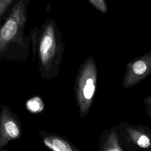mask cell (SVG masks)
<instances>
[{"mask_svg": "<svg viewBox=\"0 0 151 151\" xmlns=\"http://www.w3.org/2000/svg\"><path fill=\"white\" fill-rule=\"evenodd\" d=\"M38 136L43 144L53 151H80L74 143L66 137L51 132L41 130Z\"/></svg>", "mask_w": 151, "mask_h": 151, "instance_id": "obj_7", "label": "cell"}, {"mask_svg": "<svg viewBox=\"0 0 151 151\" xmlns=\"http://www.w3.org/2000/svg\"><path fill=\"white\" fill-rule=\"evenodd\" d=\"M146 114L151 119V96H146L143 98Z\"/></svg>", "mask_w": 151, "mask_h": 151, "instance_id": "obj_12", "label": "cell"}, {"mask_svg": "<svg viewBox=\"0 0 151 151\" xmlns=\"http://www.w3.org/2000/svg\"><path fill=\"white\" fill-rule=\"evenodd\" d=\"M29 0H15L0 25V61L24 62L29 54L31 36L25 34Z\"/></svg>", "mask_w": 151, "mask_h": 151, "instance_id": "obj_1", "label": "cell"}, {"mask_svg": "<svg viewBox=\"0 0 151 151\" xmlns=\"http://www.w3.org/2000/svg\"><path fill=\"white\" fill-rule=\"evenodd\" d=\"M27 110L32 114L41 113L44 109V103L40 96H34L29 99L25 103Z\"/></svg>", "mask_w": 151, "mask_h": 151, "instance_id": "obj_9", "label": "cell"}, {"mask_svg": "<svg viewBox=\"0 0 151 151\" xmlns=\"http://www.w3.org/2000/svg\"><path fill=\"white\" fill-rule=\"evenodd\" d=\"M125 67L122 84L127 90L137 85L150 74L151 51L130 60Z\"/></svg>", "mask_w": 151, "mask_h": 151, "instance_id": "obj_6", "label": "cell"}, {"mask_svg": "<svg viewBox=\"0 0 151 151\" xmlns=\"http://www.w3.org/2000/svg\"><path fill=\"white\" fill-rule=\"evenodd\" d=\"M98 71L94 57L90 55L80 64L74 78L73 91L82 119L88 114L97 88Z\"/></svg>", "mask_w": 151, "mask_h": 151, "instance_id": "obj_3", "label": "cell"}, {"mask_svg": "<svg viewBox=\"0 0 151 151\" xmlns=\"http://www.w3.org/2000/svg\"><path fill=\"white\" fill-rule=\"evenodd\" d=\"M89 2L100 12L106 13L107 11V5L104 0H88Z\"/></svg>", "mask_w": 151, "mask_h": 151, "instance_id": "obj_11", "label": "cell"}, {"mask_svg": "<svg viewBox=\"0 0 151 151\" xmlns=\"http://www.w3.org/2000/svg\"><path fill=\"white\" fill-rule=\"evenodd\" d=\"M99 151H124L119 140V128L116 124L106 129L99 140Z\"/></svg>", "mask_w": 151, "mask_h": 151, "instance_id": "obj_8", "label": "cell"}, {"mask_svg": "<svg viewBox=\"0 0 151 151\" xmlns=\"http://www.w3.org/2000/svg\"><path fill=\"white\" fill-rule=\"evenodd\" d=\"M65 47L55 21L47 18L37 35L38 66L42 78L51 80L58 76Z\"/></svg>", "mask_w": 151, "mask_h": 151, "instance_id": "obj_2", "label": "cell"}, {"mask_svg": "<svg viewBox=\"0 0 151 151\" xmlns=\"http://www.w3.org/2000/svg\"><path fill=\"white\" fill-rule=\"evenodd\" d=\"M119 140L125 150H151V128L138 123L131 124L126 122L117 124Z\"/></svg>", "mask_w": 151, "mask_h": 151, "instance_id": "obj_4", "label": "cell"}, {"mask_svg": "<svg viewBox=\"0 0 151 151\" xmlns=\"http://www.w3.org/2000/svg\"><path fill=\"white\" fill-rule=\"evenodd\" d=\"M14 0H0V25L6 17Z\"/></svg>", "mask_w": 151, "mask_h": 151, "instance_id": "obj_10", "label": "cell"}, {"mask_svg": "<svg viewBox=\"0 0 151 151\" xmlns=\"http://www.w3.org/2000/svg\"><path fill=\"white\" fill-rule=\"evenodd\" d=\"M21 120L12 110L5 104L0 108V151H7L4 147L8 143L21 137Z\"/></svg>", "mask_w": 151, "mask_h": 151, "instance_id": "obj_5", "label": "cell"}]
</instances>
